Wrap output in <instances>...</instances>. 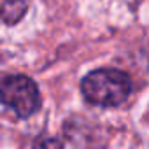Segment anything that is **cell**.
<instances>
[{
    "mask_svg": "<svg viewBox=\"0 0 149 149\" xmlns=\"http://www.w3.org/2000/svg\"><path fill=\"white\" fill-rule=\"evenodd\" d=\"M83 95L90 104L102 107L121 105L132 91V81L125 72L116 68H100L83 79Z\"/></svg>",
    "mask_w": 149,
    "mask_h": 149,
    "instance_id": "1",
    "label": "cell"
},
{
    "mask_svg": "<svg viewBox=\"0 0 149 149\" xmlns=\"http://www.w3.org/2000/svg\"><path fill=\"white\" fill-rule=\"evenodd\" d=\"M2 100L19 118L32 116L40 105L35 83L26 76H7L2 83Z\"/></svg>",
    "mask_w": 149,
    "mask_h": 149,
    "instance_id": "2",
    "label": "cell"
},
{
    "mask_svg": "<svg viewBox=\"0 0 149 149\" xmlns=\"http://www.w3.org/2000/svg\"><path fill=\"white\" fill-rule=\"evenodd\" d=\"M26 11L25 0H4V19L7 23H16Z\"/></svg>",
    "mask_w": 149,
    "mask_h": 149,
    "instance_id": "3",
    "label": "cell"
},
{
    "mask_svg": "<svg viewBox=\"0 0 149 149\" xmlns=\"http://www.w3.org/2000/svg\"><path fill=\"white\" fill-rule=\"evenodd\" d=\"M33 149H63L61 144L56 140V139H51V137H44V139H39L33 146Z\"/></svg>",
    "mask_w": 149,
    "mask_h": 149,
    "instance_id": "4",
    "label": "cell"
}]
</instances>
